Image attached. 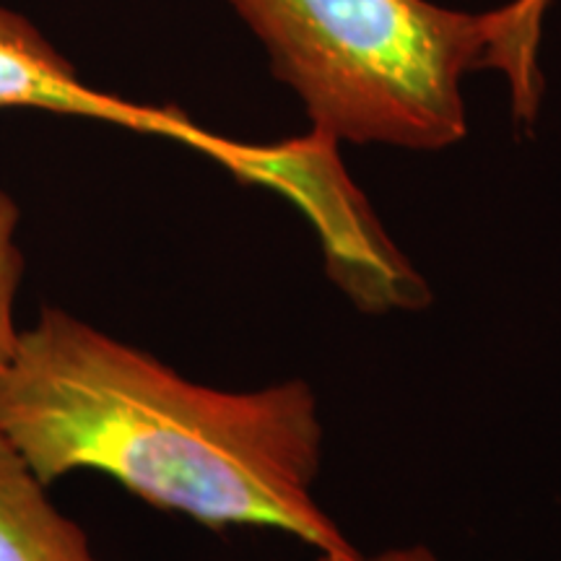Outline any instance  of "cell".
<instances>
[{"mask_svg":"<svg viewBox=\"0 0 561 561\" xmlns=\"http://www.w3.org/2000/svg\"><path fill=\"white\" fill-rule=\"evenodd\" d=\"M0 432L47 486L96 471L206 528H268L325 561L362 557L314 494L325 426L305 380L210 388L47 307L0 369Z\"/></svg>","mask_w":561,"mask_h":561,"instance_id":"6da1fadb","label":"cell"},{"mask_svg":"<svg viewBox=\"0 0 561 561\" xmlns=\"http://www.w3.org/2000/svg\"><path fill=\"white\" fill-rule=\"evenodd\" d=\"M268 50L273 76L335 144L442 151L466 136L462 79L496 66L530 123L541 83L538 19L515 3L471 16L430 0H229Z\"/></svg>","mask_w":561,"mask_h":561,"instance_id":"7a4b0ae2","label":"cell"},{"mask_svg":"<svg viewBox=\"0 0 561 561\" xmlns=\"http://www.w3.org/2000/svg\"><path fill=\"white\" fill-rule=\"evenodd\" d=\"M335 140L320 133L278 146L219 138L214 157L237 178L261 182L310 216L331 278L367 312L419 310L430 301L424 278L392 248L367 203L341 170Z\"/></svg>","mask_w":561,"mask_h":561,"instance_id":"3957f363","label":"cell"},{"mask_svg":"<svg viewBox=\"0 0 561 561\" xmlns=\"http://www.w3.org/2000/svg\"><path fill=\"white\" fill-rule=\"evenodd\" d=\"M0 110H37L102 121L174 138L201 153L214 138V133L198 128L178 110L146 107L91 89L30 19L5 5H0Z\"/></svg>","mask_w":561,"mask_h":561,"instance_id":"277c9868","label":"cell"},{"mask_svg":"<svg viewBox=\"0 0 561 561\" xmlns=\"http://www.w3.org/2000/svg\"><path fill=\"white\" fill-rule=\"evenodd\" d=\"M47 489L0 432V561H102L87 530L55 507Z\"/></svg>","mask_w":561,"mask_h":561,"instance_id":"5b68a950","label":"cell"},{"mask_svg":"<svg viewBox=\"0 0 561 561\" xmlns=\"http://www.w3.org/2000/svg\"><path fill=\"white\" fill-rule=\"evenodd\" d=\"M21 210L9 193L0 191V369L11 362L19 346L16 299L24 284L26 257L19 244Z\"/></svg>","mask_w":561,"mask_h":561,"instance_id":"8992f818","label":"cell"},{"mask_svg":"<svg viewBox=\"0 0 561 561\" xmlns=\"http://www.w3.org/2000/svg\"><path fill=\"white\" fill-rule=\"evenodd\" d=\"M320 561H325V559H320ZM354 561H442V559L430 549V546L413 543V546H392V549L375 553V557L362 553V557Z\"/></svg>","mask_w":561,"mask_h":561,"instance_id":"52a82bcc","label":"cell"}]
</instances>
